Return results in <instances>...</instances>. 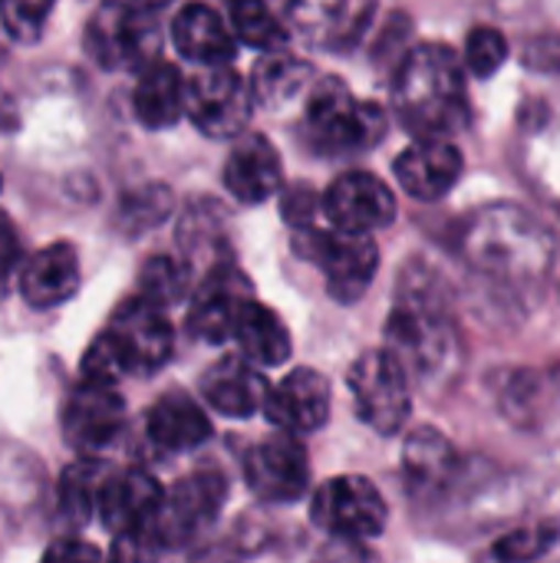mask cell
Returning <instances> with one entry per match:
<instances>
[{"label": "cell", "instance_id": "1", "mask_svg": "<svg viewBox=\"0 0 560 563\" xmlns=\"http://www.w3.org/2000/svg\"><path fill=\"white\" fill-rule=\"evenodd\" d=\"M393 106L416 142H449L469 125L465 66L446 43L413 46L396 73Z\"/></svg>", "mask_w": 560, "mask_h": 563}, {"label": "cell", "instance_id": "2", "mask_svg": "<svg viewBox=\"0 0 560 563\" xmlns=\"http://www.w3.org/2000/svg\"><path fill=\"white\" fill-rule=\"evenodd\" d=\"M383 350L403 366L409 379L416 376L429 383L439 376L455 353V333L442 297L426 287H403V297L386 320Z\"/></svg>", "mask_w": 560, "mask_h": 563}, {"label": "cell", "instance_id": "3", "mask_svg": "<svg viewBox=\"0 0 560 563\" xmlns=\"http://www.w3.org/2000/svg\"><path fill=\"white\" fill-rule=\"evenodd\" d=\"M386 135V112L380 102L356 99L340 76H323L310 89L304 109V139L327 158L360 155Z\"/></svg>", "mask_w": 560, "mask_h": 563}, {"label": "cell", "instance_id": "4", "mask_svg": "<svg viewBox=\"0 0 560 563\" xmlns=\"http://www.w3.org/2000/svg\"><path fill=\"white\" fill-rule=\"evenodd\" d=\"M469 254L479 271L512 284L535 280L548 267L545 234L521 208H488L472 228Z\"/></svg>", "mask_w": 560, "mask_h": 563}, {"label": "cell", "instance_id": "5", "mask_svg": "<svg viewBox=\"0 0 560 563\" xmlns=\"http://www.w3.org/2000/svg\"><path fill=\"white\" fill-rule=\"evenodd\" d=\"M162 43L158 7L152 3H106L96 10L86 30L92 59L106 69H132L155 63Z\"/></svg>", "mask_w": 560, "mask_h": 563}, {"label": "cell", "instance_id": "6", "mask_svg": "<svg viewBox=\"0 0 560 563\" xmlns=\"http://www.w3.org/2000/svg\"><path fill=\"white\" fill-rule=\"evenodd\" d=\"M297 251L320 267L327 290L340 303L360 300L380 271V247L370 234L320 231L314 224L307 231H297Z\"/></svg>", "mask_w": 560, "mask_h": 563}, {"label": "cell", "instance_id": "7", "mask_svg": "<svg viewBox=\"0 0 560 563\" xmlns=\"http://www.w3.org/2000/svg\"><path fill=\"white\" fill-rule=\"evenodd\" d=\"M386 501L380 488L363 475H340L323 482L310 501V521L333 541L363 544L386 528Z\"/></svg>", "mask_w": 560, "mask_h": 563}, {"label": "cell", "instance_id": "8", "mask_svg": "<svg viewBox=\"0 0 560 563\" xmlns=\"http://www.w3.org/2000/svg\"><path fill=\"white\" fill-rule=\"evenodd\" d=\"M350 393L356 416L380 435H396L413 416V389L403 366L386 350H366L350 366Z\"/></svg>", "mask_w": 560, "mask_h": 563}, {"label": "cell", "instance_id": "9", "mask_svg": "<svg viewBox=\"0 0 560 563\" xmlns=\"http://www.w3.org/2000/svg\"><path fill=\"white\" fill-rule=\"evenodd\" d=\"M251 89L234 69H201L185 86V112L198 132L211 139H234L251 122Z\"/></svg>", "mask_w": 560, "mask_h": 563}, {"label": "cell", "instance_id": "10", "mask_svg": "<svg viewBox=\"0 0 560 563\" xmlns=\"http://www.w3.org/2000/svg\"><path fill=\"white\" fill-rule=\"evenodd\" d=\"M228 498V485L218 472H195L178 478L158 505L155 531L165 548H182L201 538L221 515Z\"/></svg>", "mask_w": 560, "mask_h": 563}, {"label": "cell", "instance_id": "11", "mask_svg": "<svg viewBox=\"0 0 560 563\" xmlns=\"http://www.w3.org/2000/svg\"><path fill=\"white\" fill-rule=\"evenodd\" d=\"M109 343L116 346V353L122 356L129 376L132 373H155L172 360L175 350V330L165 317V310L132 297L125 300L109 327H106Z\"/></svg>", "mask_w": 560, "mask_h": 563}, {"label": "cell", "instance_id": "12", "mask_svg": "<svg viewBox=\"0 0 560 563\" xmlns=\"http://www.w3.org/2000/svg\"><path fill=\"white\" fill-rule=\"evenodd\" d=\"M244 482L267 505H290L310 485L307 449L294 435H271L244 455Z\"/></svg>", "mask_w": 560, "mask_h": 563}, {"label": "cell", "instance_id": "13", "mask_svg": "<svg viewBox=\"0 0 560 563\" xmlns=\"http://www.w3.org/2000/svg\"><path fill=\"white\" fill-rule=\"evenodd\" d=\"M320 205L333 231H347V234H373L396 221V195L370 172L340 175L327 188Z\"/></svg>", "mask_w": 560, "mask_h": 563}, {"label": "cell", "instance_id": "14", "mask_svg": "<svg viewBox=\"0 0 560 563\" xmlns=\"http://www.w3.org/2000/svg\"><path fill=\"white\" fill-rule=\"evenodd\" d=\"M125 432V402L109 386L79 383L63 409V435L83 455L92 459L119 442Z\"/></svg>", "mask_w": 560, "mask_h": 563}, {"label": "cell", "instance_id": "15", "mask_svg": "<svg viewBox=\"0 0 560 563\" xmlns=\"http://www.w3.org/2000/svg\"><path fill=\"white\" fill-rule=\"evenodd\" d=\"M254 300L251 284L244 274H238L231 264H218L208 271L205 284L195 290L188 307V333L205 343H224L234 333V320L241 307Z\"/></svg>", "mask_w": 560, "mask_h": 563}, {"label": "cell", "instance_id": "16", "mask_svg": "<svg viewBox=\"0 0 560 563\" xmlns=\"http://www.w3.org/2000/svg\"><path fill=\"white\" fill-rule=\"evenodd\" d=\"M264 416L294 439L317 432L330 419V383L317 369H294L267 389Z\"/></svg>", "mask_w": 560, "mask_h": 563}, {"label": "cell", "instance_id": "17", "mask_svg": "<svg viewBox=\"0 0 560 563\" xmlns=\"http://www.w3.org/2000/svg\"><path fill=\"white\" fill-rule=\"evenodd\" d=\"M393 172L416 201H439L462 178V152L452 142H413L396 158Z\"/></svg>", "mask_w": 560, "mask_h": 563}, {"label": "cell", "instance_id": "18", "mask_svg": "<svg viewBox=\"0 0 560 563\" xmlns=\"http://www.w3.org/2000/svg\"><path fill=\"white\" fill-rule=\"evenodd\" d=\"M198 386H201L205 402L215 412L231 416V419H248L257 409H264V399L271 389L267 376L241 356H224L215 366H208Z\"/></svg>", "mask_w": 560, "mask_h": 563}, {"label": "cell", "instance_id": "19", "mask_svg": "<svg viewBox=\"0 0 560 563\" xmlns=\"http://www.w3.org/2000/svg\"><path fill=\"white\" fill-rule=\"evenodd\" d=\"M162 485L149 475V472H119V475H106L99 501H96V515L102 518V525L116 534L152 525L162 505Z\"/></svg>", "mask_w": 560, "mask_h": 563}, {"label": "cell", "instance_id": "20", "mask_svg": "<svg viewBox=\"0 0 560 563\" xmlns=\"http://www.w3.org/2000/svg\"><path fill=\"white\" fill-rule=\"evenodd\" d=\"M284 181L281 155L264 135H241L224 162V188L241 205H261L277 195Z\"/></svg>", "mask_w": 560, "mask_h": 563}, {"label": "cell", "instance_id": "21", "mask_svg": "<svg viewBox=\"0 0 560 563\" xmlns=\"http://www.w3.org/2000/svg\"><path fill=\"white\" fill-rule=\"evenodd\" d=\"M79 290V254L73 244H50L23 261L20 294L30 307L50 310Z\"/></svg>", "mask_w": 560, "mask_h": 563}, {"label": "cell", "instance_id": "22", "mask_svg": "<svg viewBox=\"0 0 560 563\" xmlns=\"http://www.w3.org/2000/svg\"><path fill=\"white\" fill-rule=\"evenodd\" d=\"M172 40H175L178 53L185 59L198 63L201 69L228 66L234 56V36H231L228 23L221 20L218 10H211L205 3H188L175 13Z\"/></svg>", "mask_w": 560, "mask_h": 563}, {"label": "cell", "instance_id": "23", "mask_svg": "<svg viewBox=\"0 0 560 563\" xmlns=\"http://www.w3.org/2000/svg\"><path fill=\"white\" fill-rule=\"evenodd\" d=\"M145 432L162 452L178 455V452H191V449L205 445L211 439V422L195 399L172 393V396H162L149 409Z\"/></svg>", "mask_w": 560, "mask_h": 563}, {"label": "cell", "instance_id": "24", "mask_svg": "<svg viewBox=\"0 0 560 563\" xmlns=\"http://www.w3.org/2000/svg\"><path fill=\"white\" fill-rule=\"evenodd\" d=\"M231 340H238L241 346V360H248L251 366L257 369H267V366H284L290 360V333L284 327V320L257 303V300H248L234 320V333Z\"/></svg>", "mask_w": 560, "mask_h": 563}, {"label": "cell", "instance_id": "25", "mask_svg": "<svg viewBox=\"0 0 560 563\" xmlns=\"http://www.w3.org/2000/svg\"><path fill=\"white\" fill-rule=\"evenodd\" d=\"M132 109L145 129L175 125L185 112V79L178 66L162 63V59L149 63L139 73V82L132 89Z\"/></svg>", "mask_w": 560, "mask_h": 563}, {"label": "cell", "instance_id": "26", "mask_svg": "<svg viewBox=\"0 0 560 563\" xmlns=\"http://www.w3.org/2000/svg\"><path fill=\"white\" fill-rule=\"evenodd\" d=\"M403 465L409 482L419 492H442L446 485H452L455 472H459V455L452 449V442L439 432V429H416L406 439V452H403Z\"/></svg>", "mask_w": 560, "mask_h": 563}, {"label": "cell", "instance_id": "27", "mask_svg": "<svg viewBox=\"0 0 560 563\" xmlns=\"http://www.w3.org/2000/svg\"><path fill=\"white\" fill-rule=\"evenodd\" d=\"M314 79V66L294 53H267L251 73V99L264 109H284L294 102Z\"/></svg>", "mask_w": 560, "mask_h": 563}, {"label": "cell", "instance_id": "28", "mask_svg": "<svg viewBox=\"0 0 560 563\" xmlns=\"http://www.w3.org/2000/svg\"><path fill=\"white\" fill-rule=\"evenodd\" d=\"M376 7L373 3H323V7H300V26L314 46H330V49H347L353 46L366 23L373 20Z\"/></svg>", "mask_w": 560, "mask_h": 563}, {"label": "cell", "instance_id": "29", "mask_svg": "<svg viewBox=\"0 0 560 563\" xmlns=\"http://www.w3.org/2000/svg\"><path fill=\"white\" fill-rule=\"evenodd\" d=\"M106 475L109 472H106V465L99 459H79L63 472L56 498H59V511H63L66 521L86 525L96 515V501H99Z\"/></svg>", "mask_w": 560, "mask_h": 563}, {"label": "cell", "instance_id": "30", "mask_svg": "<svg viewBox=\"0 0 560 563\" xmlns=\"http://www.w3.org/2000/svg\"><path fill=\"white\" fill-rule=\"evenodd\" d=\"M188 294V264H182L178 257L168 254H155L145 261L142 274H139V300L165 310L178 300H185Z\"/></svg>", "mask_w": 560, "mask_h": 563}, {"label": "cell", "instance_id": "31", "mask_svg": "<svg viewBox=\"0 0 560 563\" xmlns=\"http://www.w3.org/2000/svg\"><path fill=\"white\" fill-rule=\"evenodd\" d=\"M560 541V525L554 518L548 521H535L528 528H518L512 534H505L502 541H495L492 554L498 563H531L548 558Z\"/></svg>", "mask_w": 560, "mask_h": 563}, {"label": "cell", "instance_id": "32", "mask_svg": "<svg viewBox=\"0 0 560 563\" xmlns=\"http://www.w3.org/2000/svg\"><path fill=\"white\" fill-rule=\"evenodd\" d=\"M228 30L234 40L257 46V49H277L287 40L284 23L264 3H254V0H241L231 7V26Z\"/></svg>", "mask_w": 560, "mask_h": 563}, {"label": "cell", "instance_id": "33", "mask_svg": "<svg viewBox=\"0 0 560 563\" xmlns=\"http://www.w3.org/2000/svg\"><path fill=\"white\" fill-rule=\"evenodd\" d=\"M508 53H512L508 36L498 26H475L465 40V66L479 79H488L492 73H498Z\"/></svg>", "mask_w": 560, "mask_h": 563}, {"label": "cell", "instance_id": "34", "mask_svg": "<svg viewBox=\"0 0 560 563\" xmlns=\"http://www.w3.org/2000/svg\"><path fill=\"white\" fill-rule=\"evenodd\" d=\"M165 551L168 548L162 544V538L155 531V521H152V525H142V528L116 534L106 563H158Z\"/></svg>", "mask_w": 560, "mask_h": 563}, {"label": "cell", "instance_id": "35", "mask_svg": "<svg viewBox=\"0 0 560 563\" xmlns=\"http://www.w3.org/2000/svg\"><path fill=\"white\" fill-rule=\"evenodd\" d=\"M50 3H33V0H7L0 3V20L7 33L20 43H36L43 33V23L50 16Z\"/></svg>", "mask_w": 560, "mask_h": 563}, {"label": "cell", "instance_id": "36", "mask_svg": "<svg viewBox=\"0 0 560 563\" xmlns=\"http://www.w3.org/2000/svg\"><path fill=\"white\" fill-rule=\"evenodd\" d=\"M168 208H172V195H168V188L152 185V188L139 191V195H132V198H129V205H125L122 211H125V218H129V224H132V228H149V224L162 221V218L168 214Z\"/></svg>", "mask_w": 560, "mask_h": 563}, {"label": "cell", "instance_id": "37", "mask_svg": "<svg viewBox=\"0 0 560 563\" xmlns=\"http://www.w3.org/2000/svg\"><path fill=\"white\" fill-rule=\"evenodd\" d=\"M317 211H320V195H314L307 185H297L284 195V221H290L294 231L314 228Z\"/></svg>", "mask_w": 560, "mask_h": 563}, {"label": "cell", "instance_id": "38", "mask_svg": "<svg viewBox=\"0 0 560 563\" xmlns=\"http://www.w3.org/2000/svg\"><path fill=\"white\" fill-rule=\"evenodd\" d=\"M521 59L531 69L541 73H560V36H535L521 46Z\"/></svg>", "mask_w": 560, "mask_h": 563}, {"label": "cell", "instance_id": "39", "mask_svg": "<svg viewBox=\"0 0 560 563\" xmlns=\"http://www.w3.org/2000/svg\"><path fill=\"white\" fill-rule=\"evenodd\" d=\"M40 563H106L99 548L86 544V541H76V538H63V541H53L43 554Z\"/></svg>", "mask_w": 560, "mask_h": 563}, {"label": "cell", "instance_id": "40", "mask_svg": "<svg viewBox=\"0 0 560 563\" xmlns=\"http://www.w3.org/2000/svg\"><path fill=\"white\" fill-rule=\"evenodd\" d=\"M20 261H23L20 234H17V228H13V221L0 211V277H7Z\"/></svg>", "mask_w": 560, "mask_h": 563}, {"label": "cell", "instance_id": "41", "mask_svg": "<svg viewBox=\"0 0 560 563\" xmlns=\"http://www.w3.org/2000/svg\"><path fill=\"white\" fill-rule=\"evenodd\" d=\"M314 563H376L373 554L363 548V544H353V541H330Z\"/></svg>", "mask_w": 560, "mask_h": 563}]
</instances>
